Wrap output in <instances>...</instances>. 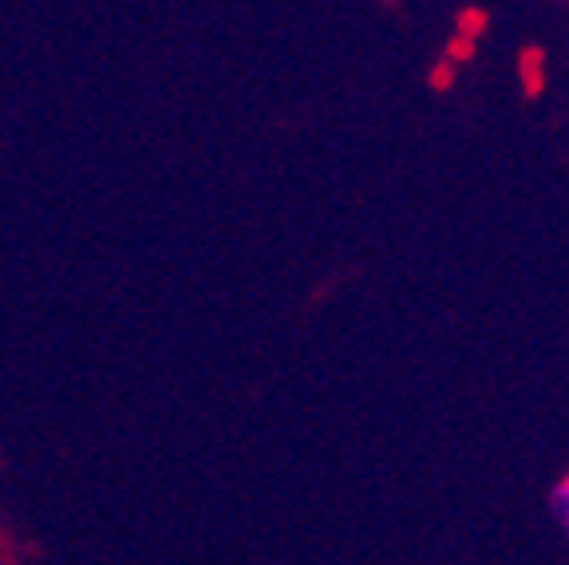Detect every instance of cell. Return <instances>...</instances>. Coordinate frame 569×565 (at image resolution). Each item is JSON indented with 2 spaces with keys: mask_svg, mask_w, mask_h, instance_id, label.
Here are the masks:
<instances>
[{
  "mask_svg": "<svg viewBox=\"0 0 569 565\" xmlns=\"http://www.w3.org/2000/svg\"><path fill=\"white\" fill-rule=\"evenodd\" d=\"M553 514H558L561 531H566V538H569V475L553 486Z\"/></svg>",
  "mask_w": 569,
  "mask_h": 565,
  "instance_id": "1",
  "label": "cell"
}]
</instances>
